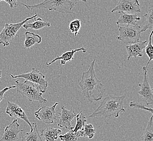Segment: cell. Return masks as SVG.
Segmentation results:
<instances>
[{"mask_svg":"<svg viewBox=\"0 0 153 141\" xmlns=\"http://www.w3.org/2000/svg\"><path fill=\"white\" fill-rule=\"evenodd\" d=\"M147 41H138L136 43L133 44L127 45L126 46L128 54V60H129L132 57L136 58L137 57H142L143 56V50L147 45Z\"/></svg>","mask_w":153,"mask_h":141,"instance_id":"obj_14","label":"cell"},{"mask_svg":"<svg viewBox=\"0 0 153 141\" xmlns=\"http://www.w3.org/2000/svg\"><path fill=\"white\" fill-rule=\"evenodd\" d=\"M117 26L120 32V34L116 38L117 40L129 45L137 42L141 38V27L138 24L125 26H120L118 24Z\"/></svg>","mask_w":153,"mask_h":141,"instance_id":"obj_5","label":"cell"},{"mask_svg":"<svg viewBox=\"0 0 153 141\" xmlns=\"http://www.w3.org/2000/svg\"><path fill=\"white\" fill-rule=\"evenodd\" d=\"M144 18L146 19V24L144 25L142 29L141 30V32L142 33L148 30H152L153 28V8H152L149 9V12L147 14L143 15Z\"/></svg>","mask_w":153,"mask_h":141,"instance_id":"obj_24","label":"cell"},{"mask_svg":"<svg viewBox=\"0 0 153 141\" xmlns=\"http://www.w3.org/2000/svg\"><path fill=\"white\" fill-rule=\"evenodd\" d=\"M80 1L85 2L86 0H45L34 5L21 3L27 9L32 11L34 9H47L50 11H56L59 13L72 14V9Z\"/></svg>","mask_w":153,"mask_h":141,"instance_id":"obj_3","label":"cell"},{"mask_svg":"<svg viewBox=\"0 0 153 141\" xmlns=\"http://www.w3.org/2000/svg\"><path fill=\"white\" fill-rule=\"evenodd\" d=\"M58 104L59 103H56L51 107L46 106H42L38 111L35 112L34 114L36 118L47 124L54 123V121H56L57 117L56 107Z\"/></svg>","mask_w":153,"mask_h":141,"instance_id":"obj_10","label":"cell"},{"mask_svg":"<svg viewBox=\"0 0 153 141\" xmlns=\"http://www.w3.org/2000/svg\"><path fill=\"white\" fill-rule=\"evenodd\" d=\"M34 18V22L33 23H26L23 25L25 29L27 30L28 28L34 30H40L45 27H50L51 24L48 22L44 21L41 18L36 19Z\"/></svg>","mask_w":153,"mask_h":141,"instance_id":"obj_20","label":"cell"},{"mask_svg":"<svg viewBox=\"0 0 153 141\" xmlns=\"http://www.w3.org/2000/svg\"><path fill=\"white\" fill-rule=\"evenodd\" d=\"M141 141H153V116L152 115L148 121L144 134L141 137Z\"/></svg>","mask_w":153,"mask_h":141,"instance_id":"obj_21","label":"cell"},{"mask_svg":"<svg viewBox=\"0 0 153 141\" xmlns=\"http://www.w3.org/2000/svg\"><path fill=\"white\" fill-rule=\"evenodd\" d=\"M61 112L58 113L59 117H56V124L58 125L62 128L65 127L67 129H74V128L71 125V123L76 116L74 108L71 110H68L65 106H62L61 108Z\"/></svg>","mask_w":153,"mask_h":141,"instance_id":"obj_11","label":"cell"},{"mask_svg":"<svg viewBox=\"0 0 153 141\" xmlns=\"http://www.w3.org/2000/svg\"><path fill=\"white\" fill-rule=\"evenodd\" d=\"M5 1L6 2L9 4L11 9H13L14 7H16L18 3H17V0H0V1Z\"/></svg>","mask_w":153,"mask_h":141,"instance_id":"obj_30","label":"cell"},{"mask_svg":"<svg viewBox=\"0 0 153 141\" xmlns=\"http://www.w3.org/2000/svg\"><path fill=\"white\" fill-rule=\"evenodd\" d=\"M25 40L24 42V48H30L34 45L39 44L41 42V37L39 35L30 32L25 33Z\"/></svg>","mask_w":153,"mask_h":141,"instance_id":"obj_18","label":"cell"},{"mask_svg":"<svg viewBox=\"0 0 153 141\" xmlns=\"http://www.w3.org/2000/svg\"><path fill=\"white\" fill-rule=\"evenodd\" d=\"M81 27V22L80 20L76 19L72 21L69 24V29L71 32L74 34V36H76L79 33V31Z\"/></svg>","mask_w":153,"mask_h":141,"instance_id":"obj_27","label":"cell"},{"mask_svg":"<svg viewBox=\"0 0 153 141\" xmlns=\"http://www.w3.org/2000/svg\"><path fill=\"white\" fill-rule=\"evenodd\" d=\"M76 124L74 128L73 131L74 132H77L79 131H82L84 128L86 122V118L84 115H83L82 111H80L79 114L76 115Z\"/></svg>","mask_w":153,"mask_h":141,"instance_id":"obj_23","label":"cell"},{"mask_svg":"<svg viewBox=\"0 0 153 141\" xmlns=\"http://www.w3.org/2000/svg\"><path fill=\"white\" fill-rule=\"evenodd\" d=\"M62 133L60 129H55L52 127L41 130V138L46 141H56L59 135Z\"/></svg>","mask_w":153,"mask_h":141,"instance_id":"obj_16","label":"cell"},{"mask_svg":"<svg viewBox=\"0 0 153 141\" xmlns=\"http://www.w3.org/2000/svg\"><path fill=\"white\" fill-rule=\"evenodd\" d=\"M13 78H22L37 84L39 86L40 91L42 94L47 91L48 82L45 79V76L36 68H32L31 72L27 73L21 74L18 76H13L10 74Z\"/></svg>","mask_w":153,"mask_h":141,"instance_id":"obj_7","label":"cell"},{"mask_svg":"<svg viewBox=\"0 0 153 141\" xmlns=\"http://www.w3.org/2000/svg\"><path fill=\"white\" fill-rule=\"evenodd\" d=\"M95 62L96 59H94L88 70L82 72V79L79 82V85L82 89L84 97L90 103H92L94 101L101 100L105 91L104 86L97 78L95 73Z\"/></svg>","mask_w":153,"mask_h":141,"instance_id":"obj_1","label":"cell"},{"mask_svg":"<svg viewBox=\"0 0 153 141\" xmlns=\"http://www.w3.org/2000/svg\"><path fill=\"white\" fill-rule=\"evenodd\" d=\"M153 30H152L150 35H149V42L148 45H146V46L144 48L146 53L147 54V55L149 58V60L146 65V66H145L146 68L148 66L150 62L153 60V45H152V37L153 35Z\"/></svg>","mask_w":153,"mask_h":141,"instance_id":"obj_26","label":"cell"},{"mask_svg":"<svg viewBox=\"0 0 153 141\" xmlns=\"http://www.w3.org/2000/svg\"><path fill=\"white\" fill-rule=\"evenodd\" d=\"M73 129H70L64 135H59V139L62 141H76L78 138L81 137V131L74 132Z\"/></svg>","mask_w":153,"mask_h":141,"instance_id":"obj_22","label":"cell"},{"mask_svg":"<svg viewBox=\"0 0 153 141\" xmlns=\"http://www.w3.org/2000/svg\"><path fill=\"white\" fill-rule=\"evenodd\" d=\"M117 12L129 14H137L141 12L138 0H119L117 6L111 10L112 13Z\"/></svg>","mask_w":153,"mask_h":141,"instance_id":"obj_8","label":"cell"},{"mask_svg":"<svg viewBox=\"0 0 153 141\" xmlns=\"http://www.w3.org/2000/svg\"><path fill=\"white\" fill-rule=\"evenodd\" d=\"M19 126L20 124L18 123V119H15L8 126H6L0 141H18L21 138L19 133L25 131V130H20Z\"/></svg>","mask_w":153,"mask_h":141,"instance_id":"obj_12","label":"cell"},{"mask_svg":"<svg viewBox=\"0 0 153 141\" xmlns=\"http://www.w3.org/2000/svg\"><path fill=\"white\" fill-rule=\"evenodd\" d=\"M129 106L130 108H137V109H142V110H144L146 111L150 112V113L152 114V115L153 114V110L152 108H148L147 107L145 106L144 105L140 104L137 102H135V101H132L131 102H130Z\"/></svg>","mask_w":153,"mask_h":141,"instance_id":"obj_28","label":"cell"},{"mask_svg":"<svg viewBox=\"0 0 153 141\" xmlns=\"http://www.w3.org/2000/svg\"><path fill=\"white\" fill-rule=\"evenodd\" d=\"M15 82L18 94L30 102L38 101L40 104L47 103V99L42 97L43 94L37 84L26 80L25 81L16 80Z\"/></svg>","mask_w":153,"mask_h":141,"instance_id":"obj_4","label":"cell"},{"mask_svg":"<svg viewBox=\"0 0 153 141\" xmlns=\"http://www.w3.org/2000/svg\"><path fill=\"white\" fill-rule=\"evenodd\" d=\"M6 112L10 117L19 118L22 119L30 125L31 130L33 129L32 125L29 121L25 112L17 104L8 101V105L6 109Z\"/></svg>","mask_w":153,"mask_h":141,"instance_id":"obj_13","label":"cell"},{"mask_svg":"<svg viewBox=\"0 0 153 141\" xmlns=\"http://www.w3.org/2000/svg\"><path fill=\"white\" fill-rule=\"evenodd\" d=\"M2 70H0V78H1V76H2Z\"/></svg>","mask_w":153,"mask_h":141,"instance_id":"obj_31","label":"cell"},{"mask_svg":"<svg viewBox=\"0 0 153 141\" xmlns=\"http://www.w3.org/2000/svg\"><path fill=\"white\" fill-rule=\"evenodd\" d=\"M141 20V18L138 17L137 14H129L124 13H121V16L116 21V24H126L127 25H135L137 21Z\"/></svg>","mask_w":153,"mask_h":141,"instance_id":"obj_17","label":"cell"},{"mask_svg":"<svg viewBox=\"0 0 153 141\" xmlns=\"http://www.w3.org/2000/svg\"><path fill=\"white\" fill-rule=\"evenodd\" d=\"M142 70L144 72V78L142 84H139L138 86L140 88V90L138 91V94L143 102L147 105H153V91L150 85L149 80L148 78L147 70L145 66H143Z\"/></svg>","mask_w":153,"mask_h":141,"instance_id":"obj_9","label":"cell"},{"mask_svg":"<svg viewBox=\"0 0 153 141\" xmlns=\"http://www.w3.org/2000/svg\"><path fill=\"white\" fill-rule=\"evenodd\" d=\"M34 126L30 131L26 133L25 135L21 137V141H42L41 136L39 134L36 124L33 123Z\"/></svg>","mask_w":153,"mask_h":141,"instance_id":"obj_19","label":"cell"},{"mask_svg":"<svg viewBox=\"0 0 153 141\" xmlns=\"http://www.w3.org/2000/svg\"><path fill=\"white\" fill-rule=\"evenodd\" d=\"M79 51H82L83 53H86L87 52V50L84 47H80L79 48H76L75 50H70L64 53H63L60 56H58L56 58L53 59L52 61L50 62H47L46 63L47 66H49L51 64H52L53 62H56L58 60H60V64L62 65H65V64L67 62H71L72 59H74V54L75 53L79 52Z\"/></svg>","mask_w":153,"mask_h":141,"instance_id":"obj_15","label":"cell"},{"mask_svg":"<svg viewBox=\"0 0 153 141\" xmlns=\"http://www.w3.org/2000/svg\"><path fill=\"white\" fill-rule=\"evenodd\" d=\"M38 16H39V14H36V15L30 18H27L19 23L5 24L3 30L0 33V44L3 45V47L9 46L10 42L14 39L21 27L23 26L24 24H26L28 21L34 19Z\"/></svg>","mask_w":153,"mask_h":141,"instance_id":"obj_6","label":"cell"},{"mask_svg":"<svg viewBox=\"0 0 153 141\" xmlns=\"http://www.w3.org/2000/svg\"><path fill=\"white\" fill-rule=\"evenodd\" d=\"M16 88V86H9V87H6L5 88H3L2 90H1L0 91V103L2 100H3L4 94L7 91H8L11 88Z\"/></svg>","mask_w":153,"mask_h":141,"instance_id":"obj_29","label":"cell"},{"mask_svg":"<svg viewBox=\"0 0 153 141\" xmlns=\"http://www.w3.org/2000/svg\"><path fill=\"white\" fill-rule=\"evenodd\" d=\"M126 97V95L121 96H107L101 102L98 108L88 117H101L105 119L112 116L119 117L120 114L126 111L123 104L124 99Z\"/></svg>","mask_w":153,"mask_h":141,"instance_id":"obj_2","label":"cell"},{"mask_svg":"<svg viewBox=\"0 0 153 141\" xmlns=\"http://www.w3.org/2000/svg\"><path fill=\"white\" fill-rule=\"evenodd\" d=\"M96 130L93 125L91 124H85L82 130L81 131V137H88V139H92L94 137Z\"/></svg>","mask_w":153,"mask_h":141,"instance_id":"obj_25","label":"cell"}]
</instances>
